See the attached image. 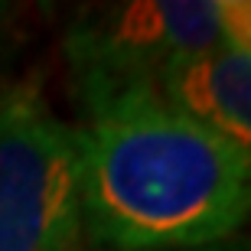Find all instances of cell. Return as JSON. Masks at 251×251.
<instances>
[{
	"label": "cell",
	"instance_id": "obj_1",
	"mask_svg": "<svg viewBox=\"0 0 251 251\" xmlns=\"http://www.w3.org/2000/svg\"><path fill=\"white\" fill-rule=\"evenodd\" d=\"M78 137L85 228L108 248H189L251 219V160L153 85L88 98Z\"/></svg>",
	"mask_w": 251,
	"mask_h": 251
},
{
	"label": "cell",
	"instance_id": "obj_2",
	"mask_svg": "<svg viewBox=\"0 0 251 251\" xmlns=\"http://www.w3.org/2000/svg\"><path fill=\"white\" fill-rule=\"evenodd\" d=\"M82 137L39 92L0 101V251H78Z\"/></svg>",
	"mask_w": 251,
	"mask_h": 251
},
{
	"label": "cell",
	"instance_id": "obj_3",
	"mask_svg": "<svg viewBox=\"0 0 251 251\" xmlns=\"http://www.w3.org/2000/svg\"><path fill=\"white\" fill-rule=\"evenodd\" d=\"M222 46L215 0H137L85 23L69 43L85 101L124 88H160L183 59Z\"/></svg>",
	"mask_w": 251,
	"mask_h": 251
},
{
	"label": "cell",
	"instance_id": "obj_4",
	"mask_svg": "<svg viewBox=\"0 0 251 251\" xmlns=\"http://www.w3.org/2000/svg\"><path fill=\"white\" fill-rule=\"evenodd\" d=\"M160 92L173 108L228 140L251 160V56L215 46L183 59L160 78Z\"/></svg>",
	"mask_w": 251,
	"mask_h": 251
},
{
	"label": "cell",
	"instance_id": "obj_5",
	"mask_svg": "<svg viewBox=\"0 0 251 251\" xmlns=\"http://www.w3.org/2000/svg\"><path fill=\"white\" fill-rule=\"evenodd\" d=\"M222 46L251 56V0H215Z\"/></svg>",
	"mask_w": 251,
	"mask_h": 251
},
{
	"label": "cell",
	"instance_id": "obj_6",
	"mask_svg": "<svg viewBox=\"0 0 251 251\" xmlns=\"http://www.w3.org/2000/svg\"><path fill=\"white\" fill-rule=\"evenodd\" d=\"M167 251H251V235H228L219 242L189 245V248H167Z\"/></svg>",
	"mask_w": 251,
	"mask_h": 251
}]
</instances>
